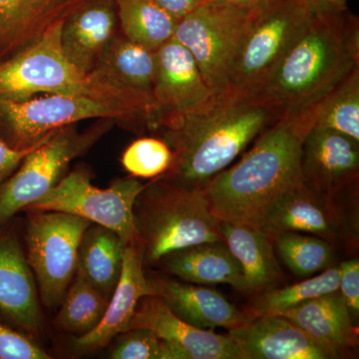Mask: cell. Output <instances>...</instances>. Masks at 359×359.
<instances>
[{
	"label": "cell",
	"mask_w": 359,
	"mask_h": 359,
	"mask_svg": "<svg viewBox=\"0 0 359 359\" xmlns=\"http://www.w3.org/2000/svg\"><path fill=\"white\" fill-rule=\"evenodd\" d=\"M285 112L264 91L215 94L201 109L161 129L174 159L160 177L204 187Z\"/></svg>",
	"instance_id": "6da1fadb"
},
{
	"label": "cell",
	"mask_w": 359,
	"mask_h": 359,
	"mask_svg": "<svg viewBox=\"0 0 359 359\" xmlns=\"http://www.w3.org/2000/svg\"><path fill=\"white\" fill-rule=\"evenodd\" d=\"M313 122L308 110L285 111L254 147L204 186L219 222L261 229L276 201L302 183V143Z\"/></svg>",
	"instance_id": "7a4b0ae2"
},
{
	"label": "cell",
	"mask_w": 359,
	"mask_h": 359,
	"mask_svg": "<svg viewBox=\"0 0 359 359\" xmlns=\"http://www.w3.org/2000/svg\"><path fill=\"white\" fill-rule=\"evenodd\" d=\"M358 66V18L347 9L313 13L263 91L285 111L302 110Z\"/></svg>",
	"instance_id": "3957f363"
},
{
	"label": "cell",
	"mask_w": 359,
	"mask_h": 359,
	"mask_svg": "<svg viewBox=\"0 0 359 359\" xmlns=\"http://www.w3.org/2000/svg\"><path fill=\"white\" fill-rule=\"evenodd\" d=\"M153 105L123 90L46 94L22 101H0V138L16 149L32 147L53 132L84 120H112L135 129L148 128Z\"/></svg>",
	"instance_id": "277c9868"
},
{
	"label": "cell",
	"mask_w": 359,
	"mask_h": 359,
	"mask_svg": "<svg viewBox=\"0 0 359 359\" xmlns=\"http://www.w3.org/2000/svg\"><path fill=\"white\" fill-rule=\"evenodd\" d=\"M134 215L144 264L191 245L224 242L204 187L158 177L137 198Z\"/></svg>",
	"instance_id": "5b68a950"
},
{
	"label": "cell",
	"mask_w": 359,
	"mask_h": 359,
	"mask_svg": "<svg viewBox=\"0 0 359 359\" xmlns=\"http://www.w3.org/2000/svg\"><path fill=\"white\" fill-rule=\"evenodd\" d=\"M63 21L49 26L39 39L0 60V101L22 102L46 94L120 90L90 73L84 74L67 60L61 47Z\"/></svg>",
	"instance_id": "8992f818"
},
{
	"label": "cell",
	"mask_w": 359,
	"mask_h": 359,
	"mask_svg": "<svg viewBox=\"0 0 359 359\" xmlns=\"http://www.w3.org/2000/svg\"><path fill=\"white\" fill-rule=\"evenodd\" d=\"M313 14L304 0H269L255 7L233 60L226 90L263 91Z\"/></svg>",
	"instance_id": "52a82bcc"
},
{
	"label": "cell",
	"mask_w": 359,
	"mask_h": 359,
	"mask_svg": "<svg viewBox=\"0 0 359 359\" xmlns=\"http://www.w3.org/2000/svg\"><path fill=\"white\" fill-rule=\"evenodd\" d=\"M254 9L210 0L178 21L173 37L191 52L214 94L228 89Z\"/></svg>",
	"instance_id": "ba28073f"
},
{
	"label": "cell",
	"mask_w": 359,
	"mask_h": 359,
	"mask_svg": "<svg viewBox=\"0 0 359 359\" xmlns=\"http://www.w3.org/2000/svg\"><path fill=\"white\" fill-rule=\"evenodd\" d=\"M145 186L132 177L118 180L109 188H97L92 185L88 174L76 170L25 211L74 215L114 231L126 245L138 241L134 207Z\"/></svg>",
	"instance_id": "9c48e42d"
},
{
	"label": "cell",
	"mask_w": 359,
	"mask_h": 359,
	"mask_svg": "<svg viewBox=\"0 0 359 359\" xmlns=\"http://www.w3.org/2000/svg\"><path fill=\"white\" fill-rule=\"evenodd\" d=\"M112 122L104 120L83 133L75 125L59 129L26 156L0 185V226L50 191L70 163L88 150Z\"/></svg>",
	"instance_id": "30bf717a"
},
{
	"label": "cell",
	"mask_w": 359,
	"mask_h": 359,
	"mask_svg": "<svg viewBox=\"0 0 359 359\" xmlns=\"http://www.w3.org/2000/svg\"><path fill=\"white\" fill-rule=\"evenodd\" d=\"M92 223L61 212H33L26 226L27 263L47 308L62 302L76 273L78 250Z\"/></svg>",
	"instance_id": "8fae6325"
},
{
	"label": "cell",
	"mask_w": 359,
	"mask_h": 359,
	"mask_svg": "<svg viewBox=\"0 0 359 359\" xmlns=\"http://www.w3.org/2000/svg\"><path fill=\"white\" fill-rule=\"evenodd\" d=\"M155 52L153 114L148 128L154 131L201 109L215 95L191 52L174 37Z\"/></svg>",
	"instance_id": "7c38bea8"
},
{
	"label": "cell",
	"mask_w": 359,
	"mask_h": 359,
	"mask_svg": "<svg viewBox=\"0 0 359 359\" xmlns=\"http://www.w3.org/2000/svg\"><path fill=\"white\" fill-rule=\"evenodd\" d=\"M148 328L177 347L183 359H248L242 346L230 334L203 330L180 318L158 295L142 297L129 330Z\"/></svg>",
	"instance_id": "4fadbf2b"
},
{
	"label": "cell",
	"mask_w": 359,
	"mask_h": 359,
	"mask_svg": "<svg viewBox=\"0 0 359 359\" xmlns=\"http://www.w3.org/2000/svg\"><path fill=\"white\" fill-rule=\"evenodd\" d=\"M302 183L334 197L355 185L359 175V142L332 130L313 127L302 143Z\"/></svg>",
	"instance_id": "5bb4252c"
},
{
	"label": "cell",
	"mask_w": 359,
	"mask_h": 359,
	"mask_svg": "<svg viewBox=\"0 0 359 359\" xmlns=\"http://www.w3.org/2000/svg\"><path fill=\"white\" fill-rule=\"evenodd\" d=\"M248 359H335L342 351L320 341L282 316H264L229 330Z\"/></svg>",
	"instance_id": "9a60e30c"
},
{
	"label": "cell",
	"mask_w": 359,
	"mask_h": 359,
	"mask_svg": "<svg viewBox=\"0 0 359 359\" xmlns=\"http://www.w3.org/2000/svg\"><path fill=\"white\" fill-rule=\"evenodd\" d=\"M141 245L137 242L125 245L121 273L100 323L91 332L74 340V348L81 353L107 346L117 335L127 332L142 297L156 295L150 278L144 271Z\"/></svg>",
	"instance_id": "2e32d148"
},
{
	"label": "cell",
	"mask_w": 359,
	"mask_h": 359,
	"mask_svg": "<svg viewBox=\"0 0 359 359\" xmlns=\"http://www.w3.org/2000/svg\"><path fill=\"white\" fill-rule=\"evenodd\" d=\"M344 219L332 197L306 184L295 186L269 209L261 230L275 238L285 231H299L334 241L344 231Z\"/></svg>",
	"instance_id": "e0dca14e"
},
{
	"label": "cell",
	"mask_w": 359,
	"mask_h": 359,
	"mask_svg": "<svg viewBox=\"0 0 359 359\" xmlns=\"http://www.w3.org/2000/svg\"><path fill=\"white\" fill-rule=\"evenodd\" d=\"M117 26L114 0H81L63 21L61 47L65 57L88 74L117 34Z\"/></svg>",
	"instance_id": "ac0fdd59"
},
{
	"label": "cell",
	"mask_w": 359,
	"mask_h": 359,
	"mask_svg": "<svg viewBox=\"0 0 359 359\" xmlns=\"http://www.w3.org/2000/svg\"><path fill=\"white\" fill-rule=\"evenodd\" d=\"M0 313L32 334L41 327L32 271L18 238L11 233L0 235Z\"/></svg>",
	"instance_id": "d6986e66"
},
{
	"label": "cell",
	"mask_w": 359,
	"mask_h": 359,
	"mask_svg": "<svg viewBox=\"0 0 359 359\" xmlns=\"http://www.w3.org/2000/svg\"><path fill=\"white\" fill-rule=\"evenodd\" d=\"M150 280L156 295L180 318L194 327L231 330L244 327L250 320L245 311H241L216 290L166 278Z\"/></svg>",
	"instance_id": "ffe728a7"
},
{
	"label": "cell",
	"mask_w": 359,
	"mask_h": 359,
	"mask_svg": "<svg viewBox=\"0 0 359 359\" xmlns=\"http://www.w3.org/2000/svg\"><path fill=\"white\" fill-rule=\"evenodd\" d=\"M89 73L104 84L140 94L153 104L156 52L122 33H117L106 45Z\"/></svg>",
	"instance_id": "44dd1931"
},
{
	"label": "cell",
	"mask_w": 359,
	"mask_h": 359,
	"mask_svg": "<svg viewBox=\"0 0 359 359\" xmlns=\"http://www.w3.org/2000/svg\"><path fill=\"white\" fill-rule=\"evenodd\" d=\"M81 0H0V60L39 39Z\"/></svg>",
	"instance_id": "7402d4cb"
},
{
	"label": "cell",
	"mask_w": 359,
	"mask_h": 359,
	"mask_svg": "<svg viewBox=\"0 0 359 359\" xmlns=\"http://www.w3.org/2000/svg\"><path fill=\"white\" fill-rule=\"evenodd\" d=\"M162 261L169 273L187 283H224L248 294L241 264L222 241L191 245L168 255Z\"/></svg>",
	"instance_id": "603a6c76"
},
{
	"label": "cell",
	"mask_w": 359,
	"mask_h": 359,
	"mask_svg": "<svg viewBox=\"0 0 359 359\" xmlns=\"http://www.w3.org/2000/svg\"><path fill=\"white\" fill-rule=\"evenodd\" d=\"M224 244L241 264L248 294L268 290L282 276L273 238L261 229L219 222Z\"/></svg>",
	"instance_id": "cb8c5ba5"
},
{
	"label": "cell",
	"mask_w": 359,
	"mask_h": 359,
	"mask_svg": "<svg viewBox=\"0 0 359 359\" xmlns=\"http://www.w3.org/2000/svg\"><path fill=\"white\" fill-rule=\"evenodd\" d=\"M320 341L340 351L358 346V328L339 290L320 295L282 314Z\"/></svg>",
	"instance_id": "d4e9b609"
},
{
	"label": "cell",
	"mask_w": 359,
	"mask_h": 359,
	"mask_svg": "<svg viewBox=\"0 0 359 359\" xmlns=\"http://www.w3.org/2000/svg\"><path fill=\"white\" fill-rule=\"evenodd\" d=\"M124 243L114 231L90 226L78 250L77 275L111 297L121 273Z\"/></svg>",
	"instance_id": "484cf974"
},
{
	"label": "cell",
	"mask_w": 359,
	"mask_h": 359,
	"mask_svg": "<svg viewBox=\"0 0 359 359\" xmlns=\"http://www.w3.org/2000/svg\"><path fill=\"white\" fill-rule=\"evenodd\" d=\"M304 109L316 128L332 130L359 142V66Z\"/></svg>",
	"instance_id": "4316f807"
},
{
	"label": "cell",
	"mask_w": 359,
	"mask_h": 359,
	"mask_svg": "<svg viewBox=\"0 0 359 359\" xmlns=\"http://www.w3.org/2000/svg\"><path fill=\"white\" fill-rule=\"evenodd\" d=\"M121 33L156 51L173 39L178 21L153 0H114Z\"/></svg>",
	"instance_id": "83f0119b"
},
{
	"label": "cell",
	"mask_w": 359,
	"mask_h": 359,
	"mask_svg": "<svg viewBox=\"0 0 359 359\" xmlns=\"http://www.w3.org/2000/svg\"><path fill=\"white\" fill-rule=\"evenodd\" d=\"M340 269H325L318 276L283 289L266 290L259 295L248 311L250 320L264 316H282L304 302L339 290Z\"/></svg>",
	"instance_id": "f1b7e54d"
},
{
	"label": "cell",
	"mask_w": 359,
	"mask_h": 359,
	"mask_svg": "<svg viewBox=\"0 0 359 359\" xmlns=\"http://www.w3.org/2000/svg\"><path fill=\"white\" fill-rule=\"evenodd\" d=\"M109 297L102 294L81 276L75 280L61 302L56 323L72 334L83 335L91 332L102 320Z\"/></svg>",
	"instance_id": "f546056e"
},
{
	"label": "cell",
	"mask_w": 359,
	"mask_h": 359,
	"mask_svg": "<svg viewBox=\"0 0 359 359\" xmlns=\"http://www.w3.org/2000/svg\"><path fill=\"white\" fill-rule=\"evenodd\" d=\"M273 245L283 263L301 278L325 271L332 261L330 243L309 233L285 231L273 238Z\"/></svg>",
	"instance_id": "4dcf8cb0"
},
{
	"label": "cell",
	"mask_w": 359,
	"mask_h": 359,
	"mask_svg": "<svg viewBox=\"0 0 359 359\" xmlns=\"http://www.w3.org/2000/svg\"><path fill=\"white\" fill-rule=\"evenodd\" d=\"M173 159L171 148L163 139L144 137L130 144L121 163L134 178L156 179L166 173Z\"/></svg>",
	"instance_id": "1f68e13d"
},
{
	"label": "cell",
	"mask_w": 359,
	"mask_h": 359,
	"mask_svg": "<svg viewBox=\"0 0 359 359\" xmlns=\"http://www.w3.org/2000/svg\"><path fill=\"white\" fill-rule=\"evenodd\" d=\"M122 337L110 354L113 359H165L166 344L148 328H132Z\"/></svg>",
	"instance_id": "d6a6232c"
},
{
	"label": "cell",
	"mask_w": 359,
	"mask_h": 359,
	"mask_svg": "<svg viewBox=\"0 0 359 359\" xmlns=\"http://www.w3.org/2000/svg\"><path fill=\"white\" fill-rule=\"evenodd\" d=\"M32 339L0 321V359H49Z\"/></svg>",
	"instance_id": "836d02e7"
},
{
	"label": "cell",
	"mask_w": 359,
	"mask_h": 359,
	"mask_svg": "<svg viewBox=\"0 0 359 359\" xmlns=\"http://www.w3.org/2000/svg\"><path fill=\"white\" fill-rule=\"evenodd\" d=\"M339 292L351 318L359 314V261L358 259L344 262L339 266Z\"/></svg>",
	"instance_id": "e575fe53"
},
{
	"label": "cell",
	"mask_w": 359,
	"mask_h": 359,
	"mask_svg": "<svg viewBox=\"0 0 359 359\" xmlns=\"http://www.w3.org/2000/svg\"><path fill=\"white\" fill-rule=\"evenodd\" d=\"M50 136L47 137L43 141L35 144L32 147L26 149L11 147L6 141L0 138V185L18 169V167L20 166V163L22 162L26 156L29 154L30 152H32L35 148L41 145V144L43 143L44 141H46Z\"/></svg>",
	"instance_id": "d590c367"
},
{
	"label": "cell",
	"mask_w": 359,
	"mask_h": 359,
	"mask_svg": "<svg viewBox=\"0 0 359 359\" xmlns=\"http://www.w3.org/2000/svg\"><path fill=\"white\" fill-rule=\"evenodd\" d=\"M161 8L167 11L177 20H181L194 9L197 8L210 0H153Z\"/></svg>",
	"instance_id": "8d00e7d4"
},
{
	"label": "cell",
	"mask_w": 359,
	"mask_h": 359,
	"mask_svg": "<svg viewBox=\"0 0 359 359\" xmlns=\"http://www.w3.org/2000/svg\"><path fill=\"white\" fill-rule=\"evenodd\" d=\"M313 13H339L346 11V0H304Z\"/></svg>",
	"instance_id": "74e56055"
},
{
	"label": "cell",
	"mask_w": 359,
	"mask_h": 359,
	"mask_svg": "<svg viewBox=\"0 0 359 359\" xmlns=\"http://www.w3.org/2000/svg\"><path fill=\"white\" fill-rule=\"evenodd\" d=\"M219 1L224 2V4H231V6L248 7V8H252V7L261 6V4L269 1V0H219Z\"/></svg>",
	"instance_id": "f35d334b"
}]
</instances>
